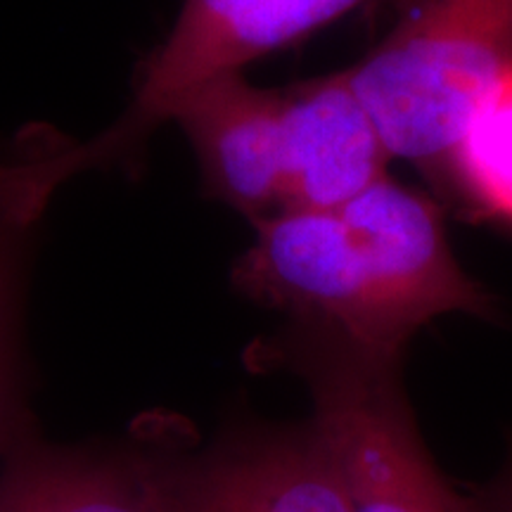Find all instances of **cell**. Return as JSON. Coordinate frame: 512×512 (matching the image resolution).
<instances>
[{
	"instance_id": "3",
	"label": "cell",
	"mask_w": 512,
	"mask_h": 512,
	"mask_svg": "<svg viewBox=\"0 0 512 512\" xmlns=\"http://www.w3.org/2000/svg\"><path fill=\"white\" fill-rule=\"evenodd\" d=\"M344 74L392 159L446 185L472 121L512 76V0H415Z\"/></svg>"
},
{
	"instance_id": "7",
	"label": "cell",
	"mask_w": 512,
	"mask_h": 512,
	"mask_svg": "<svg viewBox=\"0 0 512 512\" xmlns=\"http://www.w3.org/2000/svg\"><path fill=\"white\" fill-rule=\"evenodd\" d=\"M200 159L209 195L259 223L285 209L283 88H261L245 72L207 79L169 114Z\"/></svg>"
},
{
	"instance_id": "8",
	"label": "cell",
	"mask_w": 512,
	"mask_h": 512,
	"mask_svg": "<svg viewBox=\"0 0 512 512\" xmlns=\"http://www.w3.org/2000/svg\"><path fill=\"white\" fill-rule=\"evenodd\" d=\"M283 147L285 209L342 207L392 162L344 69L283 88Z\"/></svg>"
},
{
	"instance_id": "2",
	"label": "cell",
	"mask_w": 512,
	"mask_h": 512,
	"mask_svg": "<svg viewBox=\"0 0 512 512\" xmlns=\"http://www.w3.org/2000/svg\"><path fill=\"white\" fill-rule=\"evenodd\" d=\"M261 370L304 382L311 420L354 512H472L439 470L403 389V356L377 354L323 325L290 320L249 351Z\"/></svg>"
},
{
	"instance_id": "10",
	"label": "cell",
	"mask_w": 512,
	"mask_h": 512,
	"mask_svg": "<svg viewBox=\"0 0 512 512\" xmlns=\"http://www.w3.org/2000/svg\"><path fill=\"white\" fill-rule=\"evenodd\" d=\"M31 228L34 223L0 204V475L17 441L31 430L22 406L19 370V325Z\"/></svg>"
},
{
	"instance_id": "4",
	"label": "cell",
	"mask_w": 512,
	"mask_h": 512,
	"mask_svg": "<svg viewBox=\"0 0 512 512\" xmlns=\"http://www.w3.org/2000/svg\"><path fill=\"white\" fill-rule=\"evenodd\" d=\"M415 0H185L174 29L147 55L126 112L81 145H55L41 157L0 164V188L41 216L55 190L76 174L133 164L185 93L214 76L285 50L356 10Z\"/></svg>"
},
{
	"instance_id": "6",
	"label": "cell",
	"mask_w": 512,
	"mask_h": 512,
	"mask_svg": "<svg viewBox=\"0 0 512 512\" xmlns=\"http://www.w3.org/2000/svg\"><path fill=\"white\" fill-rule=\"evenodd\" d=\"M181 512H354L342 475L313 420H242L181 475Z\"/></svg>"
},
{
	"instance_id": "11",
	"label": "cell",
	"mask_w": 512,
	"mask_h": 512,
	"mask_svg": "<svg viewBox=\"0 0 512 512\" xmlns=\"http://www.w3.org/2000/svg\"><path fill=\"white\" fill-rule=\"evenodd\" d=\"M472 512H512V444L501 470L467 496Z\"/></svg>"
},
{
	"instance_id": "9",
	"label": "cell",
	"mask_w": 512,
	"mask_h": 512,
	"mask_svg": "<svg viewBox=\"0 0 512 512\" xmlns=\"http://www.w3.org/2000/svg\"><path fill=\"white\" fill-rule=\"evenodd\" d=\"M446 185L479 214L512 223V76L472 121Z\"/></svg>"
},
{
	"instance_id": "1",
	"label": "cell",
	"mask_w": 512,
	"mask_h": 512,
	"mask_svg": "<svg viewBox=\"0 0 512 512\" xmlns=\"http://www.w3.org/2000/svg\"><path fill=\"white\" fill-rule=\"evenodd\" d=\"M254 228L233 285L363 349L403 356L446 313L498 318L494 297L458 266L437 204L389 176L337 209H285Z\"/></svg>"
},
{
	"instance_id": "5",
	"label": "cell",
	"mask_w": 512,
	"mask_h": 512,
	"mask_svg": "<svg viewBox=\"0 0 512 512\" xmlns=\"http://www.w3.org/2000/svg\"><path fill=\"white\" fill-rule=\"evenodd\" d=\"M190 451L174 427L112 446H55L27 430L0 475V512H181Z\"/></svg>"
}]
</instances>
